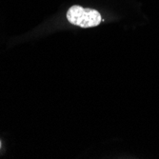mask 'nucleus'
<instances>
[{
    "mask_svg": "<svg viewBox=\"0 0 159 159\" xmlns=\"http://www.w3.org/2000/svg\"><path fill=\"white\" fill-rule=\"evenodd\" d=\"M68 21L81 28H93L98 26L102 18L98 11L91 8H83L78 5L71 6L67 11Z\"/></svg>",
    "mask_w": 159,
    "mask_h": 159,
    "instance_id": "obj_1",
    "label": "nucleus"
},
{
    "mask_svg": "<svg viewBox=\"0 0 159 159\" xmlns=\"http://www.w3.org/2000/svg\"><path fill=\"white\" fill-rule=\"evenodd\" d=\"M0 147H1V142H0Z\"/></svg>",
    "mask_w": 159,
    "mask_h": 159,
    "instance_id": "obj_2",
    "label": "nucleus"
}]
</instances>
